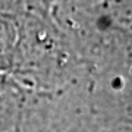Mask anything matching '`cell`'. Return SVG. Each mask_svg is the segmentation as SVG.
<instances>
[{
  "label": "cell",
  "instance_id": "obj_1",
  "mask_svg": "<svg viewBox=\"0 0 132 132\" xmlns=\"http://www.w3.org/2000/svg\"><path fill=\"white\" fill-rule=\"evenodd\" d=\"M107 16L116 27L132 32V0H113Z\"/></svg>",
  "mask_w": 132,
  "mask_h": 132
}]
</instances>
